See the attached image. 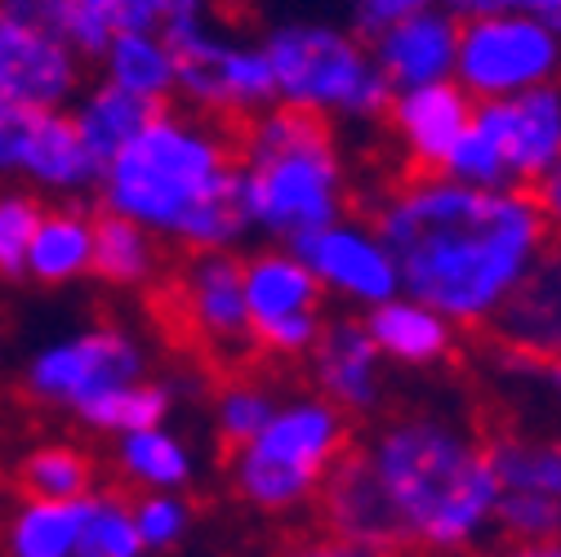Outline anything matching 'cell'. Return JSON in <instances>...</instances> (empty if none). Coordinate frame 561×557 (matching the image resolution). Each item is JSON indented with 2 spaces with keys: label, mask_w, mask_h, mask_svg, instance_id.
Here are the masks:
<instances>
[{
  "label": "cell",
  "mask_w": 561,
  "mask_h": 557,
  "mask_svg": "<svg viewBox=\"0 0 561 557\" xmlns=\"http://www.w3.org/2000/svg\"><path fill=\"white\" fill-rule=\"evenodd\" d=\"M370 224L397 259L401 291L459 330H490L552 246L526 187H472L419 170L375 192Z\"/></svg>",
  "instance_id": "obj_1"
},
{
  "label": "cell",
  "mask_w": 561,
  "mask_h": 557,
  "mask_svg": "<svg viewBox=\"0 0 561 557\" xmlns=\"http://www.w3.org/2000/svg\"><path fill=\"white\" fill-rule=\"evenodd\" d=\"M357 446L397 513L410 557L477 553L495 539L500 481L490 433L459 406L414 401L383 410Z\"/></svg>",
  "instance_id": "obj_2"
},
{
  "label": "cell",
  "mask_w": 561,
  "mask_h": 557,
  "mask_svg": "<svg viewBox=\"0 0 561 557\" xmlns=\"http://www.w3.org/2000/svg\"><path fill=\"white\" fill-rule=\"evenodd\" d=\"M99 211L125 215L170 250H237L250 237L237 183V129L161 107L99 174Z\"/></svg>",
  "instance_id": "obj_3"
},
{
  "label": "cell",
  "mask_w": 561,
  "mask_h": 557,
  "mask_svg": "<svg viewBox=\"0 0 561 557\" xmlns=\"http://www.w3.org/2000/svg\"><path fill=\"white\" fill-rule=\"evenodd\" d=\"M232 129L250 237L290 246L353 211V170L330 121L272 103Z\"/></svg>",
  "instance_id": "obj_4"
},
{
  "label": "cell",
  "mask_w": 561,
  "mask_h": 557,
  "mask_svg": "<svg viewBox=\"0 0 561 557\" xmlns=\"http://www.w3.org/2000/svg\"><path fill=\"white\" fill-rule=\"evenodd\" d=\"M263 49L272 62L280 107L321 116L334 129L383 125L392 86L379 72L370 41L343 19H317V14L276 19L263 32Z\"/></svg>",
  "instance_id": "obj_5"
},
{
  "label": "cell",
  "mask_w": 561,
  "mask_h": 557,
  "mask_svg": "<svg viewBox=\"0 0 561 557\" xmlns=\"http://www.w3.org/2000/svg\"><path fill=\"white\" fill-rule=\"evenodd\" d=\"M353 442L357 429L334 401L290 393L250 442L228 451V486L259 518H295L317 504L321 481Z\"/></svg>",
  "instance_id": "obj_6"
},
{
  "label": "cell",
  "mask_w": 561,
  "mask_h": 557,
  "mask_svg": "<svg viewBox=\"0 0 561 557\" xmlns=\"http://www.w3.org/2000/svg\"><path fill=\"white\" fill-rule=\"evenodd\" d=\"M557 161H561V81L477 103L442 174L472 187L530 192Z\"/></svg>",
  "instance_id": "obj_7"
},
{
  "label": "cell",
  "mask_w": 561,
  "mask_h": 557,
  "mask_svg": "<svg viewBox=\"0 0 561 557\" xmlns=\"http://www.w3.org/2000/svg\"><path fill=\"white\" fill-rule=\"evenodd\" d=\"M161 32L179 62L174 99H183L187 112H201L224 125H241L276 103V81H272L263 41L232 32L224 23V10L165 23Z\"/></svg>",
  "instance_id": "obj_8"
},
{
  "label": "cell",
  "mask_w": 561,
  "mask_h": 557,
  "mask_svg": "<svg viewBox=\"0 0 561 557\" xmlns=\"http://www.w3.org/2000/svg\"><path fill=\"white\" fill-rule=\"evenodd\" d=\"M152 375L148 343L125 326H85L72 330L27 357L23 366V388L36 406L58 410V414H77L94 406L99 397L138 384Z\"/></svg>",
  "instance_id": "obj_9"
},
{
  "label": "cell",
  "mask_w": 561,
  "mask_h": 557,
  "mask_svg": "<svg viewBox=\"0 0 561 557\" xmlns=\"http://www.w3.org/2000/svg\"><path fill=\"white\" fill-rule=\"evenodd\" d=\"M455 81L472 103L561 81V32L535 14H472L459 23Z\"/></svg>",
  "instance_id": "obj_10"
},
{
  "label": "cell",
  "mask_w": 561,
  "mask_h": 557,
  "mask_svg": "<svg viewBox=\"0 0 561 557\" xmlns=\"http://www.w3.org/2000/svg\"><path fill=\"white\" fill-rule=\"evenodd\" d=\"M245 282V312L254 353L276 362H304L325 326V295L317 276L290 246H263L241 259Z\"/></svg>",
  "instance_id": "obj_11"
},
{
  "label": "cell",
  "mask_w": 561,
  "mask_h": 557,
  "mask_svg": "<svg viewBox=\"0 0 561 557\" xmlns=\"http://www.w3.org/2000/svg\"><path fill=\"white\" fill-rule=\"evenodd\" d=\"M103 166L90 157L67 107L0 103V183H19L54 201H81L99 187Z\"/></svg>",
  "instance_id": "obj_12"
},
{
  "label": "cell",
  "mask_w": 561,
  "mask_h": 557,
  "mask_svg": "<svg viewBox=\"0 0 561 557\" xmlns=\"http://www.w3.org/2000/svg\"><path fill=\"white\" fill-rule=\"evenodd\" d=\"M490 464L500 481L495 539L561 535V429L508 424L490 433Z\"/></svg>",
  "instance_id": "obj_13"
},
{
  "label": "cell",
  "mask_w": 561,
  "mask_h": 557,
  "mask_svg": "<svg viewBox=\"0 0 561 557\" xmlns=\"http://www.w3.org/2000/svg\"><path fill=\"white\" fill-rule=\"evenodd\" d=\"M174 321L205 353L241 362L254 353L250 312H245V282L237 250H192L170 272Z\"/></svg>",
  "instance_id": "obj_14"
},
{
  "label": "cell",
  "mask_w": 561,
  "mask_h": 557,
  "mask_svg": "<svg viewBox=\"0 0 561 557\" xmlns=\"http://www.w3.org/2000/svg\"><path fill=\"white\" fill-rule=\"evenodd\" d=\"M290 250L308 263L325 299L370 312L383 299L401 295L397 259H392L388 241L379 237V228L370 224V215H343L325 228H312V232L295 237Z\"/></svg>",
  "instance_id": "obj_15"
},
{
  "label": "cell",
  "mask_w": 561,
  "mask_h": 557,
  "mask_svg": "<svg viewBox=\"0 0 561 557\" xmlns=\"http://www.w3.org/2000/svg\"><path fill=\"white\" fill-rule=\"evenodd\" d=\"M85 67L58 32L0 5V103L72 107L85 90Z\"/></svg>",
  "instance_id": "obj_16"
},
{
  "label": "cell",
  "mask_w": 561,
  "mask_h": 557,
  "mask_svg": "<svg viewBox=\"0 0 561 557\" xmlns=\"http://www.w3.org/2000/svg\"><path fill=\"white\" fill-rule=\"evenodd\" d=\"M312 513H317L321 535H330L334 544L353 548L362 557H410L405 535L397 526V513H392L383 486H379V477H375V468L357 442L321 481Z\"/></svg>",
  "instance_id": "obj_17"
},
{
  "label": "cell",
  "mask_w": 561,
  "mask_h": 557,
  "mask_svg": "<svg viewBox=\"0 0 561 557\" xmlns=\"http://www.w3.org/2000/svg\"><path fill=\"white\" fill-rule=\"evenodd\" d=\"M304 362H308L312 393L334 401L353 424L379 420L388 410V362L379 357V348L362 317H353V312L325 317L312 353Z\"/></svg>",
  "instance_id": "obj_18"
},
{
  "label": "cell",
  "mask_w": 561,
  "mask_h": 557,
  "mask_svg": "<svg viewBox=\"0 0 561 557\" xmlns=\"http://www.w3.org/2000/svg\"><path fill=\"white\" fill-rule=\"evenodd\" d=\"M472 94L459 81H433V86H410L392 90V103L383 112V129L397 144L405 170L419 174H442L450 148L463 138L472 121Z\"/></svg>",
  "instance_id": "obj_19"
},
{
  "label": "cell",
  "mask_w": 561,
  "mask_h": 557,
  "mask_svg": "<svg viewBox=\"0 0 561 557\" xmlns=\"http://www.w3.org/2000/svg\"><path fill=\"white\" fill-rule=\"evenodd\" d=\"M459 14L446 5L414 10L383 32L370 36V54L392 90L410 86H433V81H455V58H459Z\"/></svg>",
  "instance_id": "obj_20"
},
{
  "label": "cell",
  "mask_w": 561,
  "mask_h": 557,
  "mask_svg": "<svg viewBox=\"0 0 561 557\" xmlns=\"http://www.w3.org/2000/svg\"><path fill=\"white\" fill-rule=\"evenodd\" d=\"M490 339L508 357H561V241H552L526 282L490 321Z\"/></svg>",
  "instance_id": "obj_21"
},
{
  "label": "cell",
  "mask_w": 561,
  "mask_h": 557,
  "mask_svg": "<svg viewBox=\"0 0 561 557\" xmlns=\"http://www.w3.org/2000/svg\"><path fill=\"white\" fill-rule=\"evenodd\" d=\"M379 357L388 362V371H414V375H428V371H442L455 348H459V326H450L437 308L419 304L414 295H392L383 299L379 308L362 312Z\"/></svg>",
  "instance_id": "obj_22"
},
{
  "label": "cell",
  "mask_w": 561,
  "mask_h": 557,
  "mask_svg": "<svg viewBox=\"0 0 561 557\" xmlns=\"http://www.w3.org/2000/svg\"><path fill=\"white\" fill-rule=\"evenodd\" d=\"M94 268V215L81 201H54L27 246V282L36 286H72Z\"/></svg>",
  "instance_id": "obj_23"
},
{
  "label": "cell",
  "mask_w": 561,
  "mask_h": 557,
  "mask_svg": "<svg viewBox=\"0 0 561 557\" xmlns=\"http://www.w3.org/2000/svg\"><path fill=\"white\" fill-rule=\"evenodd\" d=\"M112 468L125 481L129 496L187 491L196 481V451L170 424H152V429H134L125 437H112Z\"/></svg>",
  "instance_id": "obj_24"
},
{
  "label": "cell",
  "mask_w": 561,
  "mask_h": 557,
  "mask_svg": "<svg viewBox=\"0 0 561 557\" xmlns=\"http://www.w3.org/2000/svg\"><path fill=\"white\" fill-rule=\"evenodd\" d=\"M99 81L134 94V99H148L157 107H170L174 99V81H179V62L174 49L165 41V32H121L99 58Z\"/></svg>",
  "instance_id": "obj_25"
},
{
  "label": "cell",
  "mask_w": 561,
  "mask_h": 557,
  "mask_svg": "<svg viewBox=\"0 0 561 557\" xmlns=\"http://www.w3.org/2000/svg\"><path fill=\"white\" fill-rule=\"evenodd\" d=\"M85 500H32L19 496L0 522L5 557H81Z\"/></svg>",
  "instance_id": "obj_26"
},
{
  "label": "cell",
  "mask_w": 561,
  "mask_h": 557,
  "mask_svg": "<svg viewBox=\"0 0 561 557\" xmlns=\"http://www.w3.org/2000/svg\"><path fill=\"white\" fill-rule=\"evenodd\" d=\"M161 272H165V246L148 228H138L125 215H107V211L94 215L90 276H99L103 286H116V291H144V286H157Z\"/></svg>",
  "instance_id": "obj_27"
},
{
  "label": "cell",
  "mask_w": 561,
  "mask_h": 557,
  "mask_svg": "<svg viewBox=\"0 0 561 557\" xmlns=\"http://www.w3.org/2000/svg\"><path fill=\"white\" fill-rule=\"evenodd\" d=\"M67 112H72V125L81 134V144L90 148V157L99 166H107L129 138L152 121V112H161V107L148 103V99H134V94H125V90H116L107 81H94V86H85L77 94V103Z\"/></svg>",
  "instance_id": "obj_28"
},
{
  "label": "cell",
  "mask_w": 561,
  "mask_h": 557,
  "mask_svg": "<svg viewBox=\"0 0 561 557\" xmlns=\"http://www.w3.org/2000/svg\"><path fill=\"white\" fill-rule=\"evenodd\" d=\"M14 481L32 500H85L99 491V464L81 442H36L14 459Z\"/></svg>",
  "instance_id": "obj_29"
},
{
  "label": "cell",
  "mask_w": 561,
  "mask_h": 557,
  "mask_svg": "<svg viewBox=\"0 0 561 557\" xmlns=\"http://www.w3.org/2000/svg\"><path fill=\"white\" fill-rule=\"evenodd\" d=\"M174 397H179V384L174 379H138V384H125L107 397H99L94 406H85L77 414V424L85 433H99V437H125L134 429H152V424H170V410H174Z\"/></svg>",
  "instance_id": "obj_30"
},
{
  "label": "cell",
  "mask_w": 561,
  "mask_h": 557,
  "mask_svg": "<svg viewBox=\"0 0 561 557\" xmlns=\"http://www.w3.org/2000/svg\"><path fill=\"white\" fill-rule=\"evenodd\" d=\"M81 557H148L134 526V500L121 486H99L85 496Z\"/></svg>",
  "instance_id": "obj_31"
},
{
  "label": "cell",
  "mask_w": 561,
  "mask_h": 557,
  "mask_svg": "<svg viewBox=\"0 0 561 557\" xmlns=\"http://www.w3.org/2000/svg\"><path fill=\"white\" fill-rule=\"evenodd\" d=\"M280 406L276 388L250 371H237L232 379L219 384L215 393V433H219V446L224 451H237L241 442H250L267 420L272 410Z\"/></svg>",
  "instance_id": "obj_32"
},
{
  "label": "cell",
  "mask_w": 561,
  "mask_h": 557,
  "mask_svg": "<svg viewBox=\"0 0 561 557\" xmlns=\"http://www.w3.org/2000/svg\"><path fill=\"white\" fill-rule=\"evenodd\" d=\"M45 215V196L19 183H0V282L27 276V246Z\"/></svg>",
  "instance_id": "obj_33"
},
{
  "label": "cell",
  "mask_w": 561,
  "mask_h": 557,
  "mask_svg": "<svg viewBox=\"0 0 561 557\" xmlns=\"http://www.w3.org/2000/svg\"><path fill=\"white\" fill-rule=\"evenodd\" d=\"M129 500H134V526H138V539H144L148 557H165L187 544L196 513L183 491H144Z\"/></svg>",
  "instance_id": "obj_34"
},
{
  "label": "cell",
  "mask_w": 561,
  "mask_h": 557,
  "mask_svg": "<svg viewBox=\"0 0 561 557\" xmlns=\"http://www.w3.org/2000/svg\"><path fill=\"white\" fill-rule=\"evenodd\" d=\"M339 5H343V23L370 41V36L383 32L388 23H397V19L414 14V10L442 5V0H339Z\"/></svg>",
  "instance_id": "obj_35"
},
{
  "label": "cell",
  "mask_w": 561,
  "mask_h": 557,
  "mask_svg": "<svg viewBox=\"0 0 561 557\" xmlns=\"http://www.w3.org/2000/svg\"><path fill=\"white\" fill-rule=\"evenodd\" d=\"M442 5L459 19L472 14H535L561 32V0H442Z\"/></svg>",
  "instance_id": "obj_36"
},
{
  "label": "cell",
  "mask_w": 561,
  "mask_h": 557,
  "mask_svg": "<svg viewBox=\"0 0 561 557\" xmlns=\"http://www.w3.org/2000/svg\"><path fill=\"white\" fill-rule=\"evenodd\" d=\"M530 196H535V205H539L543 224H548V237L561 241V161L530 187Z\"/></svg>",
  "instance_id": "obj_37"
},
{
  "label": "cell",
  "mask_w": 561,
  "mask_h": 557,
  "mask_svg": "<svg viewBox=\"0 0 561 557\" xmlns=\"http://www.w3.org/2000/svg\"><path fill=\"white\" fill-rule=\"evenodd\" d=\"M272 557H353V548H343V544H334L330 535H299V539H290V544H280Z\"/></svg>",
  "instance_id": "obj_38"
},
{
  "label": "cell",
  "mask_w": 561,
  "mask_h": 557,
  "mask_svg": "<svg viewBox=\"0 0 561 557\" xmlns=\"http://www.w3.org/2000/svg\"><path fill=\"white\" fill-rule=\"evenodd\" d=\"M157 10H161V27H165V23H179V19L219 14L224 0H157Z\"/></svg>",
  "instance_id": "obj_39"
},
{
  "label": "cell",
  "mask_w": 561,
  "mask_h": 557,
  "mask_svg": "<svg viewBox=\"0 0 561 557\" xmlns=\"http://www.w3.org/2000/svg\"><path fill=\"white\" fill-rule=\"evenodd\" d=\"M495 557H561V535L557 539H513V544H500Z\"/></svg>",
  "instance_id": "obj_40"
},
{
  "label": "cell",
  "mask_w": 561,
  "mask_h": 557,
  "mask_svg": "<svg viewBox=\"0 0 561 557\" xmlns=\"http://www.w3.org/2000/svg\"><path fill=\"white\" fill-rule=\"evenodd\" d=\"M455 557H495V548H477V553H455Z\"/></svg>",
  "instance_id": "obj_41"
},
{
  "label": "cell",
  "mask_w": 561,
  "mask_h": 557,
  "mask_svg": "<svg viewBox=\"0 0 561 557\" xmlns=\"http://www.w3.org/2000/svg\"><path fill=\"white\" fill-rule=\"evenodd\" d=\"M353 557H362V553H353Z\"/></svg>",
  "instance_id": "obj_42"
}]
</instances>
